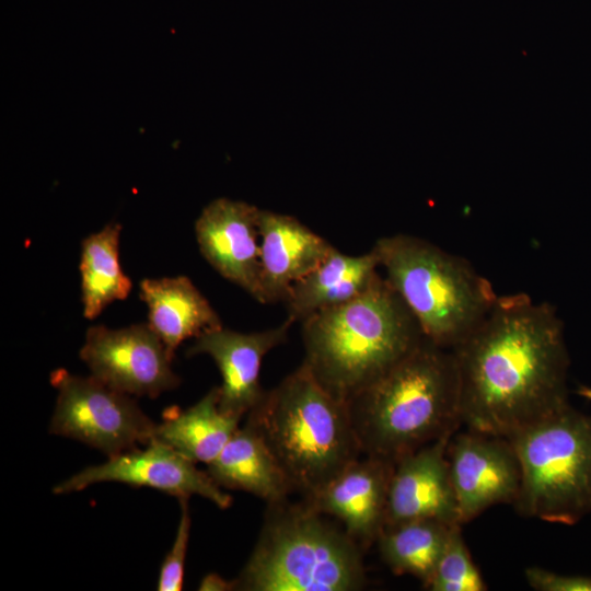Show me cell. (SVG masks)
Masks as SVG:
<instances>
[{
	"label": "cell",
	"mask_w": 591,
	"mask_h": 591,
	"mask_svg": "<svg viewBox=\"0 0 591 591\" xmlns=\"http://www.w3.org/2000/svg\"><path fill=\"white\" fill-rule=\"evenodd\" d=\"M451 350L466 429L509 438L569 404L563 323L548 303L498 296Z\"/></svg>",
	"instance_id": "6da1fadb"
},
{
	"label": "cell",
	"mask_w": 591,
	"mask_h": 591,
	"mask_svg": "<svg viewBox=\"0 0 591 591\" xmlns=\"http://www.w3.org/2000/svg\"><path fill=\"white\" fill-rule=\"evenodd\" d=\"M362 454L397 462L461 427L451 349L425 338L347 403Z\"/></svg>",
	"instance_id": "7a4b0ae2"
},
{
	"label": "cell",
	"mask_w": 591,
	"mask_h": 591,
	"mask_svg": "<svg viewBox=\"0 0 591 591\" xmlns=\"http://www.w3.org/2000/svg\"><path fill=\"white\" fill-rule=\"evenodd\" d=\"M302 363L336 398L348 403L426 337L402 298L380 276L359 297L302 323Z\"/></svg>",
	"instance_id": "3957f363"
},
{
	"label": "cell",
	"mask_w": 591,
	"mask_h": 591,
	"mask_svg": "<svg viewBox=\"0 0 591 591\" xmlns=\"http://www.w3.org/2000/svg\"><path fill=\"white\" fill-rule=\"evenodd\" d=\"M247 421L303 498L362 454L347 403L325 390L304 363L265 391Z\"/></svg>",
	"instance_id": "277c9868"
},
{
	"label": "cell",
	"mask_w": 591,
	"mask_h": 591,
	"mask_svg": "<svg viewBox=\"0 0 591 591\" xmlns=\"http://www.w3.org/2000/svg\"><path fill=\"white\" fill-rule=\"evenodd\" d=\"M363 549L304 500L268 505L258 541L235 578L242 591H356Z\"/></svg>",
	"instance_id": "5b68a950"
},
{
	"label": "cell",
	"mask_w": 591,
	"mask_h": 591,
	"mask_svg": "<svg viewBox=\"0 0 591 591\" xmlns=\"http://www.w3.org/2000/svg\"><path fill=\"white\" fill-rule=\"evenodd\" d=\"M372 250L385 279L424 336L452 349L489 313L498 296L470 262L410 234L379 239Z\"/></svg>",
	"instance_id": "8992f818"
},
{
	"label": "cell",
	"mask_w": 591,
	"mask_h": 591,
	"mask_svg": "<svg viewBox=\"0 0 591 591\" xmlns=\"http://www.w3.org/2000/svg\"><path fill=\"white\" fill-rule=\"evenodd\" d=\"M507 439L521 467L519 514L572 525L591 512L590 416L568 404Z\"/></svg>",
	"instance_id": "52a82bcc"
},
{
	"label": "cell",
	"mask_w": 591,
	"mask_h": 591,
	"mask_svg": "<svg viewBox=\"0 0 591 591\" xmlns=\"http://www.w3.org/2000/svg\"><path fill=\"white\" fill-rule=\"evenodd\" d=\"M50 383L57 391L48 428L51 434L81 441L108 457L155 438L157 422L131 395L62 368L51 372Z\"/></svg>",
	"instance_id": "ba28073f"
},
{
	"label": "cell",
	"mask_w": 591,
	"mask_h": 591,
	"mask_svg": "<svg viewBox=\"0 0 591 591\" xmlns=\"http://www.w3.org/2000/svg\"><path fill=\"white\" fill-rule=\"evenodd\" d=\"M80 358L92 376L128 395L157 397L181 382L172 370L173 357L148 323L89 327Z\"/></svg>",
	"instance_id": "9c48e42d"
},
{
	"label": "cell",
	"mask_w": 591,
	"mask_h": 591,
	"mask_svg": "<svg viewBox=\"0 0 591 591\" xmlns=\"http://www.w3.org/2000/svg\"><path fill=\"white\" fill-rule=\"evenodd\" d=\"M105 482L150 487L177 499L197 495L220 509L232 503V497L207 472L198 470L196 463L157 439L144 444L143 449L135 448L109 456L102 464L83 468L60 482L53 491L69 494Z\"/></svg>",
	"instance_id": "30bf717a"
},
{
	"label": "cell",
	"mask_w": 591,
	"mask_h": 591,
	"mask_svg": "<svg viewBox=\"0 0 591 591\" xmlns=\"http://www.w3.org/2000/svg\"><path fill=\"white\" fill-rule=\"evenodd\" d=\"M447 457L462 525L517 500L521 467L509 439L465 428L450 438Z\"/></svg>",
	"instance_id": "8fae6325"
},
{
	"label": "cell",
	"mask_w": 591,
	"mask_h": 591,
	"mask_svg": "<svg viewBox=\"0 0 591 591\" xmlns=\"http://www.w3.org/2000/svg\"><path fill=\"white\" fill-rule=\"evenodd\" d=\"M259 208L241 200L217 198L195 223L206 260L225 279L260 299Z\"/></svg>",
	"instance_id": "7c38bea8"
},
{
	"label": "cell",
	"mask_w": 591,
	"mask_h": 591,
	"mask_svg": "<svg viewBox=\"0 0 591 591\" xmlns=\"http://www.w3.org/2000/svg\"><path fill=\"white\" fill-rule=\"evenodd\" d=\"M394 464L374 456L358 457L303 500L338 519L348 535L366 549L376 543L385 526Z\"/></svg>",
	"instance_id": "4fadbf2b"
},
{
	"label": "cell",
	"mask_w": 591,
	"mask_h": 591,
	"mask_svg": "<svg viewBox=\"0 0 591 591\" xmlns=\"http://www.w3.org/2000/svg\"><path fill=\"white\" fill-rule=\"evenodd\" d=\"M292 324L287 318L277 327L254 333L220 326L195 338L186 355L206 354L218 366L222 376L219 407L223 413L242 418L259 403L265 394L259 381L263 359L287 340Z\"/></svg>",
	"instance_id": "5bb4252c"
},
{
	"label": "cell",
	"mask_w": 591,
	"mask_h": 591,
	"mask_svg": "<svg viewBox=\"0 0 591 591\" xmlns=\"http://www.w3.org/2000/svg\"><path fill=\"white\" fill-rule=\"evenodd\" d=\"M452 436L442 437L395 462L384 528L425 519L460 523L447 457Z\"/></svg>",
	"instance_id": "9a60e30c"
},
{
	"label": "cell",
	"mask_w": 591,
	"mask_h": 591,
	"mask_svg": "<svg viewBox=\"0 0 591 591\" xmlns=\"http://www.w3.org/2000/svg\"><path fill=\"white\" fill-rule=\"evenodd\" d=\"M260 299L285 302L290 288L318 266L335 248L297 218L260 210Z\"/></svg>",
	"instance_id": "2e32d148"
},
{
	"label": "cell",
	"mask_w": 591,
	"mask_h": 591,
	"mask_svg": "<svg viewBox=\"0 0 591 591\" xmlns=\"http://www.w3.org/2000/svg\"><path fill=\"white\" fill-rule=\"evenodd\" d=\"M379 268L372 248L356 256L334 248L318 266L292 285L283 302L287 318L302 323L320 311L359 297L379 279Z\"/></svg>",
	"instance_id": "e0dca14e"
},
{
	"label": "cell",
	"mask_w": 591,
	"mask_h": 591,
	"mask_svg": "<svg viewBox=\"0 0 591 591\" xmlns=\"http://www.w3.org/2000/svg\"><path fill=\"white\" fill-rule=\"evenodd\" d=\"M206 472L221 488L253 494L268 505L288 500L293 493L263 436L248 421L237 428Z\"/></svg>",
	"instance_id": "ac0fdd59"
},
{
	"label": "cell",
	"mask_w": 591,
	"mask_h": 591,
	"mask_svg": "<svg viewBox=\"0 0 591 591\" xmlns=\"http://www.w3.org/2000/svg\"><path fill=\"white\" fill-rule=\"evenodd\" d=\"M140 297L148 305V324L172 357L187 338L222 326L218 313L187 277L143 279Z\"/></svg>",
	"instance_id": "d6986e66"
},
{
	"label": "cell",
	"mask_w": 591,
	"mask_h": 591,
	"mask_svg": "<svg viewBox=\"0 0 591 591\" xmlns=\"http://www.w3.org/2000/svg\"><path fill=\"white\" fill-rule=\"evenodd\" d=\"M219 386L212 387L193 406H173L157 424L155 438L194 463H211L240 427L241 418L219 407Z\"/></svg>",
	"instance_id": "ffe728a7"
},
{
	"label": "cell",
	"mask_w": 591,
	"mask_h": 591,
	"mask_svg": "<svg viewBox=\"0 0 591 591\" xmlns=\"http://www.w3.org/2000/svg\"><path fill=\"white\" fill-rule=\"evenodd\" d=\"M120 229V224L109 223L82 242L80 274L86 318H95L113 301L126 299L132 288L119 262Z\"/></svg>",
	"instance_id": "44dd1931"
},
{
	"label": "cell",
	"mask_w": 591,
	"mask_h": 591,
	"mask_svg": "<svg viewBox=\"0 0 591 591\" xmlns=\"http://www.w3.org/2000/svg\"><path fill=\"white\" fill-rule=\"evenodd\" d=\"M452 525L425 519L384 528L376 540L381 558L395 575H410L426 588Z\"/></svg>",
	"instance_id": "7402d4cb"
},
{
	"label": "cell",
	"mask_w": 591,
	"mask_h": 591,
	"mask_svg": "<svg viewBox=\"0 0 591 591\" xmlns=\"http://www.w3.org/2000/svg\"><path fill=\"white\" fill-rule=\"evenodd\" d=\"M431 591H484L487 586L462 535V524L451 526L443 553L426 586Z\"/></svg>",
	"instance_id": "603a6c76"
},
{
	"label": "cell",
	"mask_w": 591,
	"mask_h": 591,
	"mask_svg": "<svg viewBox=\"0 0 591 591\" xmlns=\"http://www.w3.org/2000/svg\"><path fill=\"white\" fill-rule=\"evenodd\" d=\"M181 517L172 547L166 554L158 577L159 591H179L183 587L184 566L190 532L188 499H178Z\"/></svg>",
	"instance_id": "cb8c5ba5"
},
{
	"label": "cell",
	"mask_w": 591,
	"mask_h": 591,
	"mask_svg": "<svg viewBox=\"0 0 591 591\" xmlns=\"http://www.w3.org/2000/svg\"><path fill=\"white\" fill-rule=\"evenodd\" d=\"M524 575L538 591H591V577L559 575L535 566L526 568Z\"/></svg>",
	"instance_id": "d4e9b609"
},
{
	"label": "cell",
	"mask_w": 591,
	"mask_h": 591,
	"mask_svg": "<svg viewBox=\"0 0 591 591\" xmlns=\"http://www.w3.org/2000/svg\"><path fill=\"white\" fill-rule=\"evenodd\" d=\"M200 591H231L235 590V580H228L218 573L211 572L206 575L200 583Z\"/></svg>",
	"instance_id": "484cf974"
},
{
	"label": "cell",
	"mask_w": 591,
	"mask_h": 591,
	"mask_svg": "<svg viewBox=\"0 0 591 591\" xmlns=\"http://www.w3.org/2000/svg\"><path fill=\"white\" fill-rule=\"evenodd\" d=\"M578 394L584 398L591 399V387L580 386L578 390Z\"/></svg>",
	"instance_id": "4316f807"
}]
</instances>
